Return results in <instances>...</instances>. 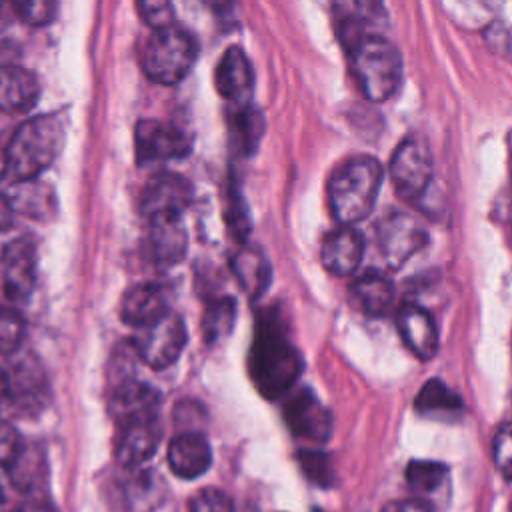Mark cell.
Returning a JSON list of instances; mask_svg holds the SVG:
<instances>
[{"label": "cell", "mask_w": 512, "mask_h": 512, "mask_svg": "<svg viewBox=\"0 0 512 512\" xmlns=\"http://www.w3.org/2000/svg\"><path fill=\"white\" fill-rule=\"evenodd\" d=\"M390 180L406 202L420 200L432 182V154L418 136L404 138L390 158Z\"/></svg>", "instance_id": "obj_6"}, {"label": "cell", "mask_w": 512, "mask_h": 512, "mask_svg": "<svg viewBox=\"0 0 512 512\" xmlns=\"http://www.w3.org/2000/svg\"><path fill=\"white\" fill-rule=\"evenodd\" d=\"M376 244L390 268L404 266L428 244L426 228L408 212H390L376 230Z\"/></svg>", "instance_id": "obj_8"}, {"label": "cell", "mask_w": 512, "mask_h": 512, "mask_svg": "<svg viewBox=\"0 0 512 512\" xmlns=\"http://www.w3.org/2000/svg\"><path fill=\"white\" fill-rule=\"evenodd\" d=\"M168 312L170 310H168L166 294L162 292V288H158L154 284H136V286H132L124 294L122 304H120L122 320L130 326H134L136 330L158 322Z\"/></svg>", "instance_id": "obj_20"}, {"label": "cell", "mask_w": 512, "mask_h": 512, "mask_svg": "<svg viewBox=\"0 0 512 512\" xmlns=\"http://www.w3.org/2000/svg\"><path fill=\"white\" fill-rule=\"evenodd\" d=\"M8 402L18 414H38L48 404V380L32 356H22L6 370Z\"/></svg>", "instance_id": "obj_11"}, {"label": "cell", "mask_w": 512, "mask_h": 512, "mask_svg": "<svg viewBox=\"0 0 512 512\" xmlns=\"http://www.w3.org/2000/svg\"><path fill=\"white\" fill-rule=\"evenodd\" d=\"M154 490L156 488L152 484V476L150 474H142L128 488V492H130V506H134V508H138V506L150 508L152 502H156Z\"/></svg>", "instance_id": "obj_38"}, {"label": "cell", "mask_w": 512, "mask_h": 512, "mask_svg": "<svg viewBox=\"0 0 512 512\" xmlns=\"http://www.w3.org/2000/svg\"><path fill=\"white\" fill-rule=\"evenodd\" d=\"M382 512H432L430 504L418 498H406V500H394L382 508Z\"/></svg>", "instance_id": "obj_39"}, {"label": "cell", "mask_w": 512, "mask_h": 512, "mask_svg": "<svg viewBox=\"0 0 512 512\" xmlns=\"http://www.w3.org/2000/svg\"><path fill=\"white\" fill-rule=\"evenodd\" d=\"M142 20L152 28V30H162L174 24V6L164 0H148V2H138L136 4Z\"/></svg>", "instance_id": "obj_35"}, {"label": "cell", "mask_w": 512, "mask_h": 512, "mask_svg": "<svg viewBox=\"0 0 512 512\" xmlns=\"http://www.w3.org/2000/svg\"><path fill=\"white\" fill-rule=\"evenodd\" d=\"M18 58H20L18 44L10 38H0V68L18 66Z\"/></svg>", "instance_id": "obj_40"}, {"label": "cell", "mask_w": 512, "mask_h": 512, "mask_svg": "<svg viewBox=\"0 0 512 512\" xmlns=\"http://www.w3.org/2000/svg\"><path fill=\"white\" fill-rule=\"evenodd\" d=\"M6 470L10 472L12 484L22 494L40 496L48 488V466L40 446L24 444L16 460Z\"/></svg>", "instance_id": "obj_24"}, {"label": "cell", "mask_w": 512, "mask_h": 512, "mask_svg": "<svg viewBox=\"0 0 512 512\" xmlns=\"http://www.w3.org/2000/svg\"><path fill=\"white\" fill-rule=\"evenodd\" d=\"M248 372L258 392L270 400L284 396L302 372V356L276 316H260L248 354Z\"/></svg>", "instance_id": "obj_1"}, {"label": "cell", "mask_w": 512, "mask_h": 512, "mask_svg": "<svg viewBox=\"0 0 512 512\" xmlns=\"http://www.w3.org/2000/svg\"><path fill=\"white\" fill-rule=\"evenodd\" d=\"M14 16H18L22 22L30 26H44L54 20L58 12V4L50 0H24V2H12Z\"/></svg>", "instance_id": "obj_32"}, {"label": "cell", "mask_w": 512, "mask_h": 512, "mask_svg": "<svg viewBox=\"0 0 512 512\" xmlns=\"http://www.w3.org/2000/svg\"><path fill=\"white\" fill-rule=\"evenodd\" d=\"M190 512H234V504L224 490L204 488L192 498Z\"/></svg>", "instance_id": "obj_36"}, {"label": "cell", "mask_w": 512, "mask_h": 512, "mask_svg": "<svg viewBox=\"0 0 512 512\" xmlns=\"http://www.w3.org/2000/svg\"><path fill=\"white\" fill-rule=\"evenodd\" d=\"M448 478V468L434 460H412L406 468V480L418 494L436 492Z\"/></svg>", "instance_id": "obj_30"}, {"label": "cell", "mask_w": 512, "mask_h": 512, "mask_svg": "<svg viewBox=\"0 0 512 512\" xmlns=\"http://www.w3.org/2000/svg\"><path fill=\"white\" fill-rule=\"evenodd\" d=\"M192 184L176 174V172H162L148 180L140 196V212L150 220L162 218H182L184 210L192 202Z\"/></svg>", "instance_id": "obj_10"}, {"label": "cell", "mask_w": 512, "mask_h": 512, "mask_svg": "<svg viewBox=\"0 0 512 512\" xmlns=\"http://www.w3.org/2000/svg\"><path fill=\"white\" fill-rule=\"evenodd\" d=\"M4 174H8V158H6V148H0V180Z\"/></svg>", "instance_id": "obj_43"}, {"label": "cell", "mask_w": 512, "mask_h": 512, "mask_svg": "<svg viewBox=\"0 0 512 512\" xmlns=\"http://www.w3.org/2000/svg\"><path fill=\"white\" fill-rule=\"evenodd\" d=\"M298 460H300V466L302 470L306 472V476L320 484V486H330L332 480H334V474H332V466H330V460L326 454L322 452H314V450H302L298 454Z\"/></svg>", "instance_id": "obj_33"}, {"label": "cell", "mask_w": 512, "mask_h": 512, "mask_svg": "<svg viewBox=\"0 0 512 512\" xmlns=\"http://www.w3.org/2000/svg\"><path fill=\"white\" fill-rule=\"evenodd\" d=\"M24 338V320L12 308L0 304V352L12 354L20 348Z\"/></svg>", "instance_id": "obj_31"}, {"label": "cell", "mask_w": 512, "mask_h": 512, "mask_svg": "<svg viewBox=\"0 0 512 512\" xmlns=\"http://www.w3.org/2000/svg\"><path fill=\"white\" fill-rule=\"evenodd\" d=\"M186 324L176 312H168L158 322L136 330L134 352L154 370L168 368L178 360L186 346Z\"/></svg>", "instance_id": "obj_7"}, {"label": "cell", "mask_w": 512, "mask_h": 512, "mask_svg": "<svg viewBox=\"0 0 512 512\" xmlns=\"http://www.w3.org/2000/svg\"><path fill=\"white\" fill-rule=\"evenodd\" d=\"M4 294L12 302H26L36 284V242L32 236L14 238L2 250Z\"/></svg>", "instance_id": "obj_12"}, {"label": "cell", "mask_w": 512, "mask_h": 512, "mask_svg": "<svg viewBox=\"0 0 512 512\" xmlns=\"http://www.w3.org/2000/svg\"><path fill=\"white\" fill-rule=\"evenodd\" d=\"M134 150L140 164L182 158L190 152V138L158 120H140L134 128Z\"/></svg>", "instance_id": "obj_14"}, {"label": "cell", "mask_w": 512, "mask_h": 512, "mask_svg": "<svg viewBox=\"0 0 512 512\" xmlns=\"http://www.w3.org/2000/svg\"><path fill=\"white\" fill-rule=\"evenodd\" d=\"M14 212H20L34 220H50L56 214V192L54 188L40 180H14L6 194Z\"/></svg>", "instance_id": "obj_21"}, {"label": "cell", "mask_w": 512, "mask_h": 512, "mask_svg": "<svg viewBox=\"0 0 512 512\" xmlns=\"http://www.w3.org/2000/svg\"><path fill=\"white\" fill-rule=\"evenodd\" d=\"M414 408L418 414L428 418L452 420L462 414L464 404L462 398L442 380H428L414 398Z\"/></svg>", "instance_id": "obj_26"}, {"label": "cell", "mask_w": 512, "mask_h": 512, "mask_svg": "<svg viewBox=\"0 0 512 512\" xmlns=\"http://www.w3.org/2000/svg\"><path fill=\"white\" fill-rule=\"evenodd\" d=\"M312 512H322V510H318V508H314V510H312Z\"/></svg>", "instance_id": "obj_45"}, {"label": "cell", "mask_w": 512, "mask_h": 512, "mask_svg": "<svg viewBox=\"0 0 512 512\" xmlns=\"http://www.w3.org/2000/svg\"><path fill=\"white\" fill-rule=\"evenodd\" d=\"M510 510H512V508H510Z\"/></svg>", "instance_id": "obj_46"}, {"label": "cell", "mask_w": 512, "mask_h": 512, "mask_svg": "<svg viewBox=\"0 0 512 512\" xmlns=\"http://www.w3.org/2000/svg\"><path fill=\"white\" fill-rule=\"evenodd\" d=\"M196 56V38L186 28L172 24L150 34L142 50V68L154 82L176 84L192 70Z\"/></svg>", "instance_id": "obj_5"}, {"label": "cell", "mask_w": 512, "mask_h": 512, "mask_svg": "<svg viewBox=\"0 0 512 512\" xmlns=\"http://www.w3.org/2000/svg\"><path fill=\"white\" fill-rule=\"evenodd\" d=\"M214 84L218 94L232 104V108L248 106L252 104V92H254V70L240 46H230L214 72Z\"/></svg>", "instance_id": "obj_15"}, {"label": "cell", "mask_w": 512, "mask_h": 512, "mask_svg": "<svg viewBox=\"0 0 512 512\" xmlns=\"http://www.w3.org/2000/svg\"><path fill=\"white\" fill-rule=\"evenodd\" d=\"M64 146V124L56 114H38L20 124L6 146L8 174L14 180L38 178Z\"/></svg>", "instance_id": "obj_3"}, {"label": "cell", "mask_w": 512, "mask_h": 512, "mask_svg": "<svg viewBox=\"0 0 512 512\" xmlns=\"http://www.w3.org/2000/svg\"><path fill=\"white\" fill-rule=\"evenodd\" d=\"M110 410L116 422L146 410H160V394L148 384L126 378L116 384L110 400Z\"/></svg>", "instance_id": "obj_27"}, {"label": "cell", "mask_w": 512, "mask_h": 512, "mask_svg": "<svg viewBox=\"0 0 512 512\" xmlns=\"http://www.w3.org/2000/svg\"><path fill=\"white\" fill-rule=\"evenodd\" d=\"M236 320V302L228 296H220L208 302L202 316V334L208 342L226 336Z\"/></svg>", "instance_id": "obj_29"}, {"label": "cell", "mask_w": 512, "mask_h": 512, "mask_svg": "<svg viewBox=\"0 0 512 512\" xmlns=\"http://www.w3.org/2000/svg\"><path fill=\"white\" fill-rule=\"evenodd\" d=\"M382 166L372 156H354L340 164L328 180V202L340 226L364 220L378 198Z\"/></svg>", "instance_id": "obj_2"}, {"label": "cell", "mask_w": 512, "mask_h": 512, "mask_svg": "<svg viewBox=\"0 0 512 512\" xmlns=\"http://www.w3.org/2000/svg\"><path fill=\"white\" fill-rule=\"evenodd\" d=\"M12 214H14V210H12L6 194H0V230H6L10 226Z\"/></svg>", "instance_id": "obj_41"}, {"label": "cell", "mask_w": 512, "mask_h": 512, "mask_svg": "<svg viewBox=\"0 0 512 512\" xmlns=\"http://www.w3.org/2000/svg\"><path fill=\"white\" fill-rule=\"evenodd\" d=\"M350 294L354 304L370 314V316H382L390 310L394 302V282L388 274L378 270H368L354 278L350 284Z\"/></svg>", "instance_id": "obj_23"}, {"label": "cell", "mask_w": 512, "mask_h": 512, "mask_svg": "<svg viewBox=\"0 0 512 512\" xmlns=\"http://www.w3.org/2000/svg\"><path fill=\"white\" fill-rule=\"evenodd\" d=\"M364 256V236L354 226H338L322 240L320 260L336 276L356 272Z\"/></svg>", "instance_id": "obj_16"}, {"label": "cell", "mask_w": 512, "mask_h": 512, "mask_svg": "<svg viewBox=\"0 0 512 512\" xmlns=\"http://www.w3.org/2000/svg\"><path fill=\"white\" fill-rule=\"evenodd\" d=\"M212 464V450L204 434L200 432H180L170 440L168 446V466L184 480L202 476Z\"/></svg>", "instance_id": "obj_18"}, {"label": "cell", "mask_w": 512, "mask_h": 512, "mask_svg": "<svg viewBox=\"0 0 512 512\" xmlns=\"http://www.w3.org/2000/svg\"><path fill=\"white\" fill-rule=\"evenodd\" d=\"M232 132H234V142L242 148L244 154H250L264 132V118L258 108L252 104L232 108Z\"/></svg>", "instance_id": "obj_28"}, {"label": "cell", "mask_w": 512, "mask_h": 512, "mask_svg": "<svg viewBox=\"0 0 512 512\" xmlns=\"http://www.w3.org/2000/svg\"><path fill=\"white\" fill-rule=\"evenodd\" d=\"M284 420L290 432L310 442H326L332 434L330 410L308 388H300L284 402Z\"/></svg>", "instance_id": "obj_13"}, {"label": "cell", "mask_w": 512, "mask_h": 512, "mask_svg": "<svg viewBox=\"0 0 512 512\" xmlns=\"http://www.w3.org/2000/svg\"><path fill=\"white\" fill-rule=\"evenodd\" d=\"M2 498H4V492H2V488H0V500H2Z\"/></svg>", "instance_id": "obj_44"}, {"label": "cell", "mask_w": 512, "mask_h": 512, "mask_svg": "<svg viewBox=\"0 0 512 512\" xmlns=\"http://www.w3.org/2000/svg\"><path fill=\"white\" fill-rule=\"evenodd\" d=\"M116 458L124 468H138L150 460L162 440L160 410H146L118 420Z\"/></svg>", "instance_id": "obj_9"}, {"label": "cell", "mask_w": 512, "mask_h": 512, "mask_svg": "<svg viewBox=\"0 0 512 512\" xmlns=\"http://www.w3.org/2000/svg\"><path fill=\"white\" fill-rule=\"evenodd\" d=\"M22 448H24V440L20 438L16 428L10 422L0 418V466L8 468L16 460Z\"/></svg>", "instance_id": "obj_37"}, {"label": "cell", "mask_w": 512, "mask_h": 512, "mask_svg": "<svg viewBox=\"0 0 512 512\" xmlns=\"http://www.w3.org/2000/svg\"><path fill=\"white\" fill-rule=\"evenodd\" d=\"M144 240L146 254L160 266L178 264L188 248V236L180 218L150 220Z\"/></svg>", "instance_id": "obj_19"}, {"label": "cell", "mask_w": 512, "mask_h": 512, "mask_svg": "<svg viewBox=\"0 0 512 512\" xmlns=\"http://www.w3.org/2000/svg\"><path fill=\"white\" fill-rule=\"evenodd\" d=\"M8 402V378H6V370L0 368V406Z\"/></svg>", "instance_id": "obj_42"}, {"label": "cell", "mask_w": 512, "mask_h": 512, "mask_svg": "<svg viewBox=\"0 0 512 512\" xmlns=\"http://www.w3.org/2000/svg\"><path fill=\"white\" fill-rule=\"evenodd\" d=\"M40 86L36 76L22 66L0 68V110L18 114L36 106Z\"/></svg>", "instance_id": "obj_22"}, {"label": "cell", "mask_w": 512, "mask_h": 512, "mask_svg": "<svg viewBox=\"0 0 512 512\" xmlns=\"http://www.w3.org/2000/svg\"><path fill=\"white\" fill-rule=\"evenodd\" d=\"M232 272L240 288L250 298L262 296L272 278L268 258L264 256V252H260L254 246H244L242 250L236 252V256L232 258Z\"/></svg>", "instance_id": "obj_25"}, {"label": "cell", "mask_w": 512, "mask_h": 512, "mask_svg": "<svg viewBox=\"0 0 512 512\" xmlns=\"http://www.w3.org/2000/svg\"><path fill=\"white\" fill-rule=\"evenodd\" d=\"M350 68L362 94L372 102L388 100L402 80V56L382 34H368L350 50Z\"/></svg>", "instance_id": "obj_4"}, {"label": "cell", "mask_w": 512, "mask_h": 512, "mask_svg": "<svg viewBox=\"0 0 512 512\" xmlns=\"http://www.w3.org/2000/svg\"><path fill=\"white\" fill-rule=\"evenodd\" d=\"M404 344L420 360H430L438 350V328L432 314L418 304H404L396 316Z\"/></svg>", "instance_id": "obj_17"}, {"label": "cell", "mask_w": 512, "mask_h": 512, "mask_svg": "<svg viewBox=\"0 0 512 512\" xmlns=\"http://www.w3.org/2000/svg\"><path fill=\"white\" fill-rule=\"evenodd\" d=\"M492 454H494V464L500 470V474L504 478L512 480V420L504 422L496 430Z\"/></svg>", "instance_id": "obj_34"}]
</instances>
